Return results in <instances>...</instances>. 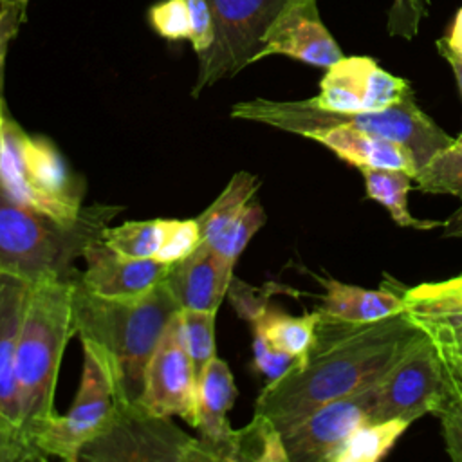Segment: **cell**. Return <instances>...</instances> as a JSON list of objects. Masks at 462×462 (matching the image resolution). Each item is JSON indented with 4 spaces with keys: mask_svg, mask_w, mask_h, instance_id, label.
<instances>
[{
    "mask_svg": "<svg viewBox=\"0 0 462 462\" xmlns=\"http://www.w3.org/2000/svg\"><path fill=\"white\" fill-rule=\"evenodd\" d=\"M422 334L406 310L370 323L319 316L305 357L263 386L253 415L283 435L321 404L374 384Z\"/></svg>",
    "mask_w": 462,
    "mask_h": 462,
    "instance_id": "6da1fadb",
    "label": "cell"
},
{
    "mask_svg": "<svg viewBox=\"0 0 462 462\" xmlns=\"http://www.w3.org/2000/svg\"><path fill=\"white\" fill-rule=\"evenodd\" d=\"M180 310L162 280L150 292L112 300L74 283V330L105 359L117 404L135 406L144 392L146 365L171 318Z\"/></svg>",
    "mask_w": 462,
    "mask_h": 462,
    "instance_id": "7a4b0ae2",
    "label": "cell"
},
{
    "mask_svg": "<svg viewBox=\"0 0 462 462\" xmlns=\"http://www.w3.org/2000/svg\"><path fill=\"white\" fill-rule=\"evenodd\" d=\"M74 280H45L29 285L16 345V383L22 435L34 460L38 431L56 417L54 392L65 346L74 330Z\"/></svg>",
    "mask_w": 462,
    "mask_h": 462,
    "instance_id": "3957f363",
    "label": "cell"
},
{
    "mask_svg": "<svg viewBox=\"0 0 462 462\" xmlns=\"http://www.w3.org/2000/svg\"><path fill=\"white\" fill-rule=\"evenodd\" d=\"M121 211V206L88 204L65 222L14 200L0 184V273L27 283L78 278L74 262Z\"/></svg>",
    "mask_w": 462,
    "mask_h": 462,
    "instance_id": "277c9868",
    "label": "cell"
},
{
    "mask_svg": "<svg viewBox=\"0 0 462 462\" xmlns=\"http://www.w3.org/2000/svg\"><path fill=\"white\" fill-rule=\"evenodd\" d=\"M231 117L262 123L296 135H301L312 126L328 125H345L356 130L372 132L408 146L419 168L426 164L433 153L453 141V137H449L430 116L420 110L413 92L384 110L354 114L323 110L316 106L312 99L273 101L256 97L233 105Z\"/></svg>",
    "mask_w": 462,
    "mask_h": 462,
    "instance_id": "5b68a950",
    "label": "cell"
},
{
    "mask_svg": "<svg viewBox=\"0 0 462 462\" xmlns=\"http://www.w3.org/2000/svg\"><path fill=\"white\" fill-rule=\"evenodd\" d=\"M0 184L18 202L58 220L83 213V179L74 173L56 144L27 134L0 96Z\"/></svg>",
    "mask_w": 462,
    "mask_h": 462,
    "instance_id": "8992f818",
    "label": "cell"
},
{
    "mask_svg": "<svg viewBox=\"0 0 462 462\" xmlns=\"http://www.w3.org/2000/svg\"><path fill=\"white\" fill-rule=\"evenodd\" d=\"M90 462H204L197 437L141 404H117L108 426L79 453Z\"/></svg>",
    "mask_w": 462,
    "mask_h": 462,
    "instance_id": "52a82bcc",
    "label": "cell"
},
{
    "mask_svg": "<svg viewBox=\"0 0 462 462\" xmlns=\"http://www.w3.org/2000/svg\"><path fill=\"white\" fill-rule=\"evenodd\" d=\"M289 0H208L215 40L199 54V70L191 96L199 97L204 88L233 78L254 63L263 36Z\"/></svg>",
    "mask_w": 462,
    "mask_h": 462,
    "instance_id": "ba28073f",
    "label": "cell"
},
{
    "mask_svg": "<svg viewBox=\"0 0 462 462\" xmlns=\"http://www.w3.org/2000/svg\"><path fill=\"white\" fill-rule=\"evenodd\" d=\"M81 345L83 372L74 402L65 415L52 417L34 439L43 460L56 457L78 462L81 449L108 426L117 408L114 381L105 359L90 343L81 341Z\"/></svg>",
    "mask_w": 462,
    "mask_h": 462,
    "instance_id": "9c48e42d",
    "label": "cell"
},
{
    "mask_svg": "<svg viewBox=\"0 0 462 462\" xmlns=\"http://www.w3.org/2000/svg\"><path fill=\"white\" fill-rule=\"evenodd\" d=\"M446 390V365L439 345L424 332L375 383V420L415 419L433 413Z\"/></svg>",
    "mask_w": 462,
    "mask_h": 462,
    "instance_id": "30bf717a",
    "label": "cell"
},
{
    "mask_svg": "<svg viewBox=\"0 0 462 462\" xmlns=\"http://www.w3.org/2000/svg\"><path fill=\"white\" fill-rule=\"evenodd\" d=\"M199 379L186 346L180 314L164 328L144 370L141 406L161 417H180L191 428L197 424Z\"/></svg>",
    "mask_w": 462,
    "mask_h": 462,
    "instance_id": "8fae6325",
    "label": "cell"
},
{
    "mask_svg": "<svg viewBox=\"0 0 462 462\" xmlns=\"http://www.w3.org/2000/svg\"><path fill=\"white\" fill-rule=\"evenodd\" d=\"M29 285L0 273V462H34L22 435L16 383V345Z\"/></svg>",
    "mask_w": 462,
    "mask_h": 462,
    "instance_id": "7c38bea8",
    "label": "cell"
},
{
    "mask_svg": "<svg viewBox=\"0 0 462 462\" xmlns=\"http://www.w3.org/2000/svg\"><path fill=\"white\" fill-rule=\"evenodd\" d=\"M312 103L328 112H375L393 106L411 90L404 78L381 69L368 56H343L325 69Z\"/></svg>",
    "mask_w": 462,
    "mask_h": 462,
    "instance_id": "4fadbf2b",
    "label": "cell"
},
{
    "mask_svg": "<svg viewBox=\"0 0 462 462\" xmlns=\"http://www.w3.org/2000/svg\"><path fill=\"white\" fill-rule=\"evenodd\" d=\"M375 383L321 404L292 430L283 433L287 462H327L332 449L350 431L365 422L375 420Z\"/></svg>",
    "mask_w": 462,
    "mask_h": 462,
    "instance_id": "5bb4252c",
    "label": "cell"
},
{
    "mask_svg": "<svg viewBox=\"0 0 462 462\" xmlns=\"http://www.w3.org/2000/svg\"><path fill=\"white\" fill-rule=\"evenodd\" d=\"M289 56L301 63L328 69L343 52L319 16L318 0H289L267 29L256 61L267 56Z\"/></svg>",
    "mask_w": 462,
    "mask_h": 462,
    "instance_id": "9a60e30c",
    "label": "cell"
},
{
    "mask_svg": "<svg viewBox=\"0 0 462 462\" xmlns=\"http://www.w3.org/2000/svg\"><path fill=\"white\" fill-rule=\"evenodd\" d=\"M236 395L227 363L215 357L199 379L195 430L204 462H240V430L227 420Z\"/></svg>",
    "mask_w": 462,
    "mask_h": 462,
    "instance_id": "2e32d148",
    "label": "cell"
},
{
    "mask_svg": "<svg viewBox=\"0 0 462 462\" xmlns=\"http://www.w3.org/2000/svg\"><path fill=\"white\" fill-rule=\"evenodd\" d=\"M85 271L79 273L78 283L101 298L126 300L150 292L159 285L170 265L155 258H130L116 253L99 238L90 244L83 256Z\"/></svg>",
    "mask_w": 462,
    "mask_h": 462,
    "instance_id": "e0dca14e",
    "label": "cell"
},
{
    "mask_svg": "<svg viewBox=\"0 0 462 462\" xmlns=\"http://www.w3.org/2000/svg\"><path fill=\"white\" fill-rule=\"evenodd\" d=\"M301 137L312 139L341 161L365 170V168H384V170H404L413 179L419 171L417 161L411 150L393 139L383 135L356 130L345 125L312 126L301 134Z\"/></svg>",
    "mask_w": 462,
    "mask_h": 462,
    "instance_id": "ac0fdd59",
    "label": "cell"
},
{
    "mask_svg": "<svg viewBox=\"0 0 462 462\" xmlns=\"http://www.w3.org/2000/svg\"><path fill=\"white\" fill-rule=\"evenodd\" d=\"M231 280L208 245H199L189 256L170 265L164 278L180 309L211 312L218 310Z\"/></svg>",
    "mask_w": 462,
    "mask_h": 462,
    "instance_id": "d6986e66",
    "label": "cell"
},
{
    "mask_svg": "<svg viewBox=\"0 0 462 462\" xmlns=\"http://www.w3.org/2000/svg\"><path fill=\"white\" fill-rule=\"evenodd\" d=\"M319 282L325 287L321 305L316 309L319 316L350 323H370L406 310L402 291L365 289L332 278H319Z\"/></svg>",
    "mask_w": 462,
    "mask_h": 462,
    "instance_id": "ffe728a7",
    "label": "cell"
},
{
    "mask_svg": "<svg viewBox=\"0 0 462 462\" xmlns=\"http://www.w3.org/2000/svg\"><path fill=\"white\" fill-rule=\"evenodd\" d=\"M260 180L249 171H236L222 193L199 215L197 224L200 231V245L211 247L240 217L245 206L258 191Z\"/></svg>",
    "mask_w": 462,
    "mask_h": 462,
    "instance_id": "44dd1931",
    "label": "cell"
},
{
    "mask_svg": "<svg viewBox=\"0 0 462 462\" xmlns=\"http://www.w3.org/2000/svg\"><path fill=\"white\" fill-rule=\"evenodd\" d=\"M361 173L365 179L366 197L386 208L397 226L419 231L444 227V220H420L408 211V191L411 189L413 177L404 170L365 168Z\"/></svg>",
    "mask_w": 462,
    "mask_h": 462,
    "instance_id": "7402d4cb",
    "label": "cell"
},
{
    "mask_svg": "<svg viewBox=\"0 0 462 462\" xmlns=\"http://www.w3.org/2000/svg\"><path fill=\"white\" fill-rule=\"evenodd\" d=\"M319 314L318 310L303 316H291L280 309L265 307L253 321V334L263 336L274 348L292 356L296 361L303 359L309 352Z\"/></svg>",
    "mask_w": 462,
    "mask_h": 462,
    "instance_id": "603a6c76",
    "label": "cell"
},
{
    "mask_svg": "<svg viewBox=\"0 0 462 462\" xmlns=\"http://www.w3.org/2000/svg\"><path fill=\"white\" fill-rule=\"evenodd\" d=\"M410 424L404 419L365 422L332 449L327 462H377L388 455Z\"/></svg>",
    "mask_w": 462,
    "mask_h": 462,
    "instance_id": "cb8c5ba5",
    "label": "cell"
},
{
    "mask_svg": "<svg viewBox=\"0 0 462 462\" xmlns=\"http://www.w3.org/2000/svg\"><path fill=\"white\" fill-rule=\"evenodd\" d=\"M402 301L417 319L462 318V274L402 289Z\"/></svg>",
    "mask_w": 462,
    "mask_h": 462,
    "instance_id": "d4e9b609",
    "label": "cell"
},
{
    "mask_svg": "<svg viewBox=\"0 0 462 462\" xmlns=\"http://www.w3.org/2000/svg\"><path fill=\"white\" fill-rule=\"evenodd\" d=\"M413 180L417 189L424 193L462 199V132L448 146L433 153L428 162L419 168Z\"/></svg>",
    "mask_w": 462,
    "mask_h": 462,
    "instance_id": "484cf974",
    "label": "cell"
},
{
    "mask_svg": "<svg viewBox=\"0 0 462 462\" xmlns=\"http://www.w3.org/2000/svg\"><path fill=\"white\" fill-rule=\"evenodd\" d=\"M101 240L123 256L155 258L162 240V218L128 220L119 226H106Z\"/></svg>",
    "mask_w": 462,
    "mask_h": 462,
    "instance_id": "4316f807",
    "label": "cell"
},
{
    "mask_svg": "<svg viewBox=\"0 0 462 462\" xmlns=\"http://www.w3.org/2000/svg\"><path fill=\"white\" fill-rule=\"evenodd\" d=\"M265 211L258 202H249L235 224L209 247L226 274L233 276L235 263L254 233L265 224Z\"/></svg>",
    "mask_w": 462,
    "mask_h": 462,
    "instance_id": "83f0119b",
    "label": "cell"
},
{
    "mask_svg": "<svg viewBox=\"0 0 462 462\" xmlns=\"http://www.w3.org/2000/svg\"><path fill=\"white\" fill-rule=\"evenodd\" d=\"M179 314L184 328L186 346L195 368V375L197 379H200L206 366L217 357V348H215L217 312L180 309Z\"/></svg>",
    "mask_w": 462,
    "mask_h": 462,
    "instance_id": "f1b7e54d",
    "label": "cell"
},
{
    "mask_svg": "<svg viewBox=\"0 0 462 462\" xmlns=\"http://www.w3.org/2000/svg\"><path fill=\"white\" fill-rule=\"evenodd\" d=\"M446 365V363H444ZM440 419L446 451L451 460L462 462V388L451 379L446 368V390L433 410Z\"/></svg>",
    "mask_w": 462,
    "mask_h": 462,
    "instance_id": "f546056e",
    "label": "cell"
},
{
    "mask_svg": "<svg viewBox=\"0 0 462 462\" xmlns=\"http://www.w3.org/2000/svg\"><path fill=\"white\" fill-rule=\"evenodd\" d=\"M199 245L200 231L197 218H162V240L155 260L166 265H173L189 256Z\"/></svg>",
    "mask_w": 462,
    "mask_h": 462,
    "instance_id": "4dcf8cb0",
    "label": "cell"
},
{
    "mask_svg": "<svg viewBox=\"0 0 462 462\" xmlns=\"http://www.w3.org/2000/svg\"><path fill=\"white\" fill-rule=\"evenodd\" d=\"M150 27L168 42L189 40L191 23L184 0H161L148 9Z\"/></svg>",
    "mask_w": 462,
    "mask_h": 462,
    "instance_id": "1f68e13d",
    "label": "cell"
},
{
    "mask_svg": "<svg viewBox=\"0 0 462 462\" xmlns=\"http://www.w3.org/2000/svg\"><path fill=\"white\" fill-rule=\"evenodd\" d=\"M426 0H393L388 11V32L411 40L426 16Z\"/></svg>",
    "mask_w": 462,
    "mask_h": 462,
    "instance_id": "d6a6232c",
    "label": "cell"
},
{
    "mask_svg": "<svg viewBox=\"0 0 462 462\" xmlns=\"http://www.w3.org/2000/svg\"><path fill=\"white\" fill-rule=\"evenodd\" d=\"M188 13H189V23H191V36L189 43L195 51V54L206 52L213 40H215V22L213 13L208 4V0H184Z\"/></svg>",
    "mask_w": 462,
    "mask_h": 462,
    "instance_id": "836d02e7",
    "label": "cell"
},
{
    "mask_svg": "<svg viewBox=\"0 0 462 462\" xmlns=\"http://www.w3.org/2000/svg\"><path fill=\"white\" fill-rule=\"evenodd\" d=\"M253 356L256 370L267 377V383L283 375L296 363L292 356L274 348L260 334H253Z\"/></svg>",
    "mask_w": 462,
    "mask_h": 462,
    "instance_id": "e575fe53",
    "label": "cell"
},
{
    "mask_svg": "<svg viewBox=\"0 0 462 462\" xmlns=\"http://www.w3.org/2000/svg\"><path fill=\"white\" fill-rule=\"evenodd\" d=\"M415 321L440 348L453 354H462V318H415Z\"/></svg>",
    "mask_w": 462,
    "mask_h": 462,
    "instance_id": "d590c367",
    "label": "cell"
},
{
    "mask_svg": "<svg viewBox=\"0 0 462 462\" xmlns=\"http://www.w3.org/2000/svg\"><path fill=\"white\" fill-rule=\"evenodd\" d=\"M25 22V9L16 4H0V96H4L5 58L11 40Z\"/></svg>",
    "mask_w": 462,
    "mask_h": 462,
    "instance_id": "8d00e7d4",
    "label": "cell"
},
{
    "mask_svg": "<svg viewBox=\"0 0 462 462\" xmlns=\"http://www.w3.org/2000/svg\"><path fill=\"white\" fill-rule=\"evenodd\" d=\"M437 51L442 58L453 56L457 60H462V5L458 7L446 36L437 40Z\"/></svg>",
    "mask_w": 462,
    "mask_h": 462,
    "instance_id": "74e56055",
    "label": "cell"
},
{
    "mask_svg": "<svg viewBox=\"0 0 462 462\" xmlns=\"http://www.w3.org/2000/svg\"><path fill=\"white\" fill-rule=\"evenodd\" d=\"M439 348H440V346H439ZM440 354H442V357H444L448 374H449L451 379L462 388V354H453V352H448V350H444V348H440Z\"/></svg>",
    "mask_w": 462,
    "mask_h": 462,
    "instance_id": "f35d334b",
    "label": "cell"
},
{
    "mask_svg": "<svg viewBox=\"0 0 462 462\" xmlns=\"http://www.w3.org/2000/svg\"><path fill=\"white\" fill-rule=\"evenodd\" d=\"M442 235L446 238H460L462 240V204L444 220Z\"/></svg>",
    "mask_w": 462,
    "mask_h": 462,
    "instance_id": "ab89813d",
    "label": "cell"
},
{
    "mask_svg": "<svg viewBox=\"0 0 462 462\" xmlns=\"http://www.w3.org/2000/svg\"><path fill=\"white\" fill-rule=\"evenodd\" d=\"M444 60L451 65L453 69V74H455V79H457V85H458V92L462 96V60H457L453 56H444Z\"/></svg>",
    "mask_w": 462,
    "mask_h": 462,
    "instance_id": "60d3db41",
    "label": "cell"
},
{
    "mask_svg": "<svg viewBox=\"0 0 462 462\" xmlns=\"http://www.w3.org/2000/svg\"><path fill=\"white\" fill-rule=\"evenodd\" d=\"M2 4H16V5H20V7L27 9V2H25V0H4Z\"/></svg>",
    "mask_w": 462,
    "mask_h": 462,
    "instance_id": "b9f144b4",
    "label": "cell"
},
{
    "mask_svg": "<svg viewBox=\"0 0 462 462\" xmlns=\"http://www.w3.org/2000/svg\"><path fill=\"white\" fill-rule=\"evenodd\" d=\"M2 2H4V0H0V4H2Z\"/></svg>",
    "mask_w": 462,
    "mask_h": 462,
    "instance_id": "7bdbcfd3",
    "label": "cell"
},
{
    "mask_svg": "<svg viewBox=\"0 0 462 462\" xmlns=\"http://www.w3.org/2000/svg\"><path fill=\"white\" fill-rule=\"evenodd\" d=\"M25 2H29V0H25Z\"/></svg>",
    "mask_w": 462,
    "mask_h": 462,
    "instance_id": "ee69618b",
    "label": "cell"
}]
</instances>
